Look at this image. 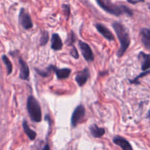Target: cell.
<instances>
[{
  "instance_id": "d4e9b609",
  "label": "cell",
  "mask_w": 150,
  "mask_h": 150,
  "mask_svg": "<svg viewBox=\"0 0 150 150\" xmlns=\"http://www.w3.org/2000/svg\"><path fill=\"white\" fill-rule=\"evenodd\" d=\"M127 1L132 4H137V3L144 2V0H127Z\"/></svg>"
},
{
  "instance_id": "3957f363",
  "label": "cell",
  "mask_w": 150,
  "mask_h": 150,
  "mask_svg": "<svg viewBox=\"0 0 150 150\" xmlns=\"http://www.w3.org/2000/svg\"><path fill=\"white\" fill-rule=\"evenodd\" d=\"M26 109L31 120L35 122H40L42 120V112L39 103L32 95L28 97Z\"/></svg>"
},
{
  "instance_id": "4fadbf2b",
  "label": "cell",
  "mask_w": 150,
  "mask_h": 150,
  "mask_svg": "<svg viewBox=\"0 0 150 150\" xmlns=\"http://www.w3.org/2000/svg\"><path fill=\"white\" fill-rule=\"evenodd\" d=\"M53 72L56 74L57 79L59 80H62V79H67L71 74V70L70 68H61L59 69L56 67L55 66L53 65Z\"/></svg>"
},
{
  "instance_id": "484cf974",
  "label": "cell",
  "mask_w": 150,
  "mask_h": 150,
  "mask_svg": "<svg viewBox=\"0 0 150 150\" xmlns=\"http://www.w3.org/2000/svg\"><path fill=\"white\" fill-rule=\"evenodd\" d=\"M43 150H50V148H49V144H46Z\"/></svg>"
},
{
  "instance_id": "4316f807",
  "label": "cell",
  "mask_w": 150,
  "mask_h": 150,
  "mask_svg": "<svg viewBox=\"0 0 150 150\" xmlns=\"http://www.w3.org/2000/svg\"><path fill=\"white\" fill-rule=\"evenodd\" d=\"M148 118L150 119V110H149V113H148Z\"/></svg>"
},
{
  "instance_id": "ffe728a7",
  "label": "cell",
  "mask_w": 150,
  "mask_h": 150,
  "mask_svg": "<svg viewBox=\"0 0 150 150\" xmlns=\"http://www.w3.org/2000/svg\"><path fill=\"white\" fill-rule=\"evenodd\" d=\"M75 41H76V36H75L74 32L71 31V33L69 34V35H68L67 40H66V44L69 46H73Z\"/></svg>"
},
{
  "instance_id": "8992f818",
  "label": "cell",
  "mask_w": 150,
  "mask_h": 150,
  "mask_svg": "<svg viewBox=\"0 0 150 150\" xmlns=\"http://www.w3.org/2000/svg\"><path fill=\"white\" fill-rule=\"evenodd\" d=\"M79 47L81 50V52H82V56H83L84 59L86 60L88 62H91L94 61V56L93 54V51L91 50V47L89 46L88 44H87L86 42H82V41L79 40Z\"/></svg>"
},
{
  "instance_id": "cb8c5ba5",
  "label": "cell",
  "mask_w": 150,
  "mask_h": 150,
  "mask_svg": "<svg viewBox=\"0 0 150 150\" xmlns=\"http://www.w3.org/2000/svg\"><path fill=\"white\" fill-rule=\"evenodd\" d=\"M141 42H142V43L144 44V45L147 48V49L150 50V40L141 39Z\"/></svg>"
},
{
  "instance_id": "ac0fdd59",
  "label": "cell",
  "mask_w": 150,
  "mask_h": 150,
  "mask_svg": "<svg viewBox=\"0 0 150 150\" xmlns=\"http://www.w3.org/2000/svg\"><path fill=\"white\" fill-rule=\"evenodd\" d=\"M49 38V33L46 31H44V32L41 33V38H40V45L41 46H44L48 42Z\"/></svg>"
},
{
  "instance_id": "52a82bcc",
  "label": "cell",
  "mask_w": 150,
  "mask_h": 150,
  "mask_svg": "<svg viewBox=\"0 0 150 150\" xmlns=\"http://www.w3.org/2000/svg\"><path fill=\"white\" fill-rule=\"evenodd\" d=\"M90 77V72L88 68L85 67L83 70L79 72L75 76V81L79 85V86H82L83 85L85 84L87 81L88 80Z\"/></svg>"
},
{
  "instance_id": "d6986e66",
  "label": "cell",
  "mask_w": 150,
  "mask_h": 150,
  "mask_svg": "<svg viewBox=\"0 0 150 150\" xmlns=\"http://www.w3.org/2000/svg\"><path fill=\"white\" fill-rule=\"evenodd\" d=\"M150 74V69H149V70H146V71L143 72L142 73H141V74L138 75L137 77H135V79H132V80H129V83H135V84H139V81H138V79H141V78L144 77V76H147V75Z\"/></svg>"
},
{
  "instance_id": "5b68a950",
  "label": "cell",
  "mask_w": 150,
  "mask_h": 150,
  "mask_svg": "<svg viewBox=\"0 0 150 150\" xmlns=\"http://www.w3.org/2000/svg\"><path fill=\"white\" fill-rule=\"evenodd\" d=\"M19 21L20 24L24 29H29L33 26V23H32L30 16L25 10V9H21L19 15Z\"/></svg>"
},
{
  "instance_id": "e0dca14e",
  "label": "cell",
  "mask_w": 150,
  "mask_h": 150,
  "mask_svg": "<svg viewBox=\"0 0 150 150\" xmlns=\"http://www.w3.org/2000/svg\"><path fill=\"white\" fill-rule=\"evenodd\" d=\"M35 70L39 74V76H42V77H47L51 74V72H53V65H49L46 70H38V69H35Z\"/></svg>"
},
{
  "instance_id": "ba28073f",
  "label": "cell",
  "mask_w": 150,
  "mask_h": 150,
  "mask_svg": "<svg viewBox=\"0 0 150 150\" xmlns=\"http://www.w3.org/2000/svg\"><path fill=\"white\" fill-rule=\"evenodd\" d=\"M19 65H20V73L19 78L22 80H27L29 76V69L26 62L20 57L19 59Z\"/></svg>"
},
{
  "instance_id": "30bf717a",
  "label": "cell",
  "mask_w": 150,
  "mask_h": 150,
  "mask_svg": "<svg viewBox=\"0 0 150 150\" xmlns=\"http://www.w3.org/2000/svg\"><path fill=\"white\" fill-rule=\"evenodd\" d=\"M113 142L115 144L118 145L121 148L122 150H133L132 146L127 140L121 136H115L113 139Z\"/></svg>"
},
{
  "instance_id": "277c9868",
  "label": "cell",
  "mask_w": 150,
  "mask_h": 150,
  "mask_svg": "<svg viewBox=\"0 0 150 150\" xmlns=\"http://www.w3.org/2000/svg\"><path fill=\"white\" fill-rule=\"evenodd\" d=\"M85 115V107L80 104L77 105L75 108L73 114L71 115V124L73 127H75L77 126V125L83 120L84 117Z\"/></svg>"
},
{
  "instance_id": "603a6c76",
  "label": "cell",
  "mask_w": 150,
  "mask_h": 150,
  "mask_svg": "<svg viewBox=\"0 0 150 150\" xmlns=\"http://www.w3.org/2000/svg\"><path fill=\"white\" fill-rule=\"evenodd\" d=\"M70 54L71 57H73L74 59H78L79 58V54H78V51L76 50V48L74 46H72V48L70 51Z\"/></svg>"
},
{
  "instance_id": "7a4b0ae2",
  "label": "cell",
  "mask_w": 150,
  "mask_h": 150,
  "mask_svg": "<svg viewBox=\"0 0 150 150\" xmlns=\"http://www.w3.org/2000/svg\"><path fill=\"white\" fill-rule=\"evenodd\" d=\"M96 1L102 10L113 16H119L126 14L129 16H132L133 15L132 10L125 5H116L109 0H96Z\"/></svg>"
},
{
  "instance_id": "9a60e30c",
  "label": "cell",
  "mask_w": 150,
  "mask_h": 150,
  "mask_svg": "<svg viewBox=\"0 0 150 150\" xmlns=\"http://www.w3.org/2000/svg\"><path fill=\"white\" fill-rule=\"evenodd\" d=\"M22 127H23L24 133H26V136H28V138H29L31 141H33L36 139L37 133H35L34 130H32V129H30V127H29V125H28L26 120H24L23 121V123H22Z\"/></svg>"
},
{
  "instance_id": "7c38bea8",
  "label": "cell",
  "mask_w": 150,
  "mask_h": 150,
  "mask_svg": "<svg viewBox=\"0 0 150 150\" xmlns=\"http://www.w3.org/2000/svg\"><path fill=\"white\" fill-rule=\"evenodd\" d=\"M63 41L60 38V35L57 33H54L51 35V48L54 51H60L63 48Z\"/></svg>"
},
{
  "instance_id": "7402d4cb",
  "label": "cell",
  "mask_w": 150,
  "mask_h": 150,
  "mask_svg": "<svg viewBox=\"0 0 150 150\" xmlns=\"http://www.w3.org/2000/svg\"><path fill=\"white\" fill-rule=\"evenodd\" d=\"M62 8H63V13H64L65 16L66 18V20H69V16H70V6L69 4H63L62 6Z\"/></svg>"
},
{
  "instance_id": "6da1fadb",
  "label": "cell",
  "mask_w": 150,
  "mask_h": 150,
  "mask_svg": "<svg viewBox=\"0 0 150 150\" xmlns=\"http://www.w3.org/2000/svg\"><path fill=\"white\" fill-rule=\"evenodd\" d=\"M113 29L116 32V35L118 37L119 42H120V48L119 51H117L116 55L118 57H121L124 54L127 48H129V45L130 44V38H129V32L127 29L119 22H113L112 24Z\"/></svg>"
},
{
  "instance_id": "9c48e42d",
  "label": "cell",
  "mask_w": 150,
  "mask_h": 150,
  "mask_svg": "<svg viewBox=\"0 0 150 150\" xmlns=\"http://www.w3.org/2000/svg\"><path fill=\"white\" fill-rule=\"evenodd\" d=\"M138 59L141 62V70L146 71L150 69V54L141 51L138 54Z\"/></svg>"
},
{
  "instance_id": "8fae6325",
  "label": "cell",
  "mask_w": 150,
  "mask_h": 150,
  "mask_svg": "<svg viewBox=\"0 0 150 150\" xmlns=\"http://www.w3.org/2000/svg\"><path fill=\"white\" fill-rule=\"evenodd\" d=\"M96 28L97 31H98L104 38H106V39L110 41L114 40V36H113V35L112 34V32H110L105 26L101 24V23H96Z\"/></svg>"
},
{
  "instance_id": "5bb4252c",
  "label": "cell",
  "mask_w": 150,
  "mask_h": 150,
  "mask_svg": "<svg viewBox=\"0 0 150 150\" xmlns=\"http://www.w3.org/2000/svg\"><path fill=\"white\" fill-rule=\"evenodd\" d=\"M90 132L94 138H101L105 133V130L103 127H99L96 125L94 124L90 126Z\"/></svg>"
},
{
  "instance_id": "44dd1931",
  "label": "cell",
  "mask_w": 150,
  "mask_h": 150,
  "mask_svg": "<svg viewBox=\"0 0 150 150\" xmlns=\"http://www.w3.org/2000/svg\"><path fill=\"white\" fill-rule=\"evenodd\" d=\"M140 35H141V39L150 40V29L144 28L141 30Z\"/></svg>"
},
{
  "instance_id": "2e32d148",
  "label": "cell",
  "mask_w": 150,
  "mask_h": 150,
  "mask_svg": "<svg viewBox=\"0 0 150 150\" xmlns=\"http://www.w3.org/2000/svg\"><path fill=\"white\" fill-rule=\"evenodd\" d=\"M1 60H2L3 63H4L6 68H7V75H10L11 74L12 71H13V64H12L10 60L9 59V58L6 55H2V57H1Z\"/></svg>"
}]
</instances>
